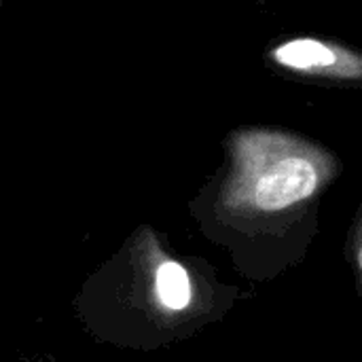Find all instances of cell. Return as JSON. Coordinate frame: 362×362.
I'll list each match as a JSON object with an SVG mask.
<instances>
[{"instance_id": "cell-2", "label": "cell", "mask_w": 362, "mask_h": 362, "mask_svg": "<svg viewBox=\"0 0 362 362\" xmlns=\"http://www.w3.org/2000/svg\"><path fill=\"white\" fill-rule=\"evenodd\" d=\"M140 276V272H138ZM142 278V276H140ZM136 303L144 308V303H155L161 314H178L185 312L193 301V284L185 265L172 259H161L155 263L151 278L136 284Z\"/></svg>"}, {"instance_id": "cell-4", "label": "cell", "mask_w": 362, "mask_h": 362, "mask_svg": "<svg viewBox=\"0 0 362 362\" xmlns=\"http://www.w3.org/2000/svg\"><path fill=\"white\" fill-rule=\"evenodd\" d=\"M2 4H4V0H0V13H2Z\"/></svg>"}, {"instance_id": "cell-1", "label": "cell", "mask_w": 362, "mask_h": 362, "mask_svg": "<svg viewBox=\"0 0 362 362\" xmlns=\"http://www.w3.org/2000/svg\"><path fill=\"white\" fill-rule=\"evenodd\" d=\"M263 64L278 76L305 85L362 89V49L318 34H295L272 40Z\"/></svg>"}, {"instance_id": "cell-3", "label": "cell", "mask_w": 362, "mask_h": 362, "mask_svg": "<svg viewBox=\"0 0 362 362\" xmlns=\"http://www.w3.org/2000/svg\"><path fill=\"white\" fill-rule=\"evenodd\" d=\"M358 261H361V269H362V248H361V255H358Z\"/></svg>"}]
</instances>
